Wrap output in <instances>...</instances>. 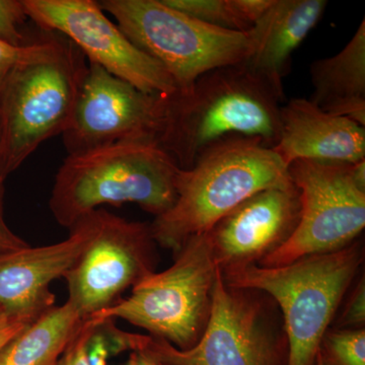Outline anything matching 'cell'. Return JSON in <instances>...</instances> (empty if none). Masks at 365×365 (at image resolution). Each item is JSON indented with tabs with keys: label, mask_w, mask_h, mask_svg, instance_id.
Returning a JSON list of instances; mask_svg holds the SVG:
<instances>
[{
	"label": "cell",
	"mask_w": 365,
	"mask_h": 365,
	"mask_svg": "<svg viewBox=\"0 0 365 365\" xmlns=\"http://www.w3.org/2000/svg\"><path fill=\"white\" fill-rule=\"evenodd\" d=\"M283 100L244 64L220 67L203 74L189 90L165 96L157 144L182 170L227 139H258L273 148Z\"/></svg>",
	"instance_id": "6da1fadb"
},
{
	"label": "cell",
	"mask_w": 365,
	"mask_h": 365,
	"mask_svg": "<svg viewBox=\"0 0 365 365\" xmlns=\"http://www.w3.org/2000/svg\"><path fill=\"white\" fill-rule=\"evenodd\" d=\"M292 182L273 148L258 139H227L181 170L176 201L150 223L151 234L157 244L177 254L189 239L208 232L250 197Z\"/></svg>",
	"instance_id": "7a4b0ae2"
},
{
	"label": "cell",
	"mask_w": 365,
	"mask_h": 365,
	"mask_svg": "<svg viewBox=\"0 0 365 365\" xmlns=\"http://www.w3.org/2000/svg\"><path fill=\"white\" fill-rule=\"evenodd\" d=\"M181 170L153 141H124L68 155L55 177L50 210L68 230L104 205L135 203L158 217L176 201Z\"/></svg>",
	"instance_id": "3957f363"
},
{
	"label": "cell",
	"mask_w": 365,
	"mask_h": 365,
	"mask_svg": "<svg viewBox=\"0 0 365 365\" xmlns=\"http://www.w3.org/2000/svg\"><path fill=\"white\" fill-rule=\"evenodd\" d=\"M362 260V250L352 244L277 267L254 264L222 273L228 287L262 290L279 304L287 338V365H316L329 325Z\"/></svg>",
	"instance_id": "277c9868"
},
{
	"label": "cell",
	"mask_w": 365,
	"mask_h": 365,
	"mask_svg": "<svg viewBox=\"0 0 365 365\" xmlns=\"http://www.w3.org/2000/svg\"><path fill=\"white\" fill-rule=\"evenodd\" d=\"M85 59L62 37L52 57L16 69L0 83V172L4 178L41 144L66 130L88 67Z\"/></svg>",
	"instance_id": "5b68a950"
},
{
	"label": "cell",
	"mask_w": 365,
	"mask_h": 365,
	"mask_svg": "<svg viewBox=\"0 0 365 365\" xmlns=\"http://www.w3.org/2000/svg\"><path fill=\"white\" fill-rule=\"evenodd\" d=\"M218 269L207 232L195 235L170 268L146 276L127 299L88 319H124L178 349H190L207 327Z\"/></svg>",
	"instance_id": "8992f818"
},
{
	"label": "cell",
	"mask_w": 365,
	"mask_h": 365,
	"mask_svg": "<svg viewBox=\"0 0 365 365\" xmlns=\"http://www.w3.org/2000/svg\"><path fill=\"white\" fill-rule=\"evenodd\" d=\"M124 35L158 61L174 79L178 91L189 90L202 76L248 58L249 32L206 25L163 4V0H102Z\"/></svg>",
	"instance_id": "52a82bcc"
},
{
	"label": "cell",
	"mask_w": 365,
	"mask_h": 365,
	"mask_svg": "<svg viewBox=\"0 0 365 365\" xmlns=\"http://www.w3.org/2000/svg\"><path fill=\"white\" fill-rule=\"evenodd\" d=\"M288 174L299 190L302 213L289 240L258 264L265 267L339 251L365 227V190L353 179L351 163L295 160Z\"/></svg>",
	"instance_id": "ba28073f"
},
{
	"label": "cell",
	"mask_w": 365,
	"mask_h": 365,
	"mask_svg": "<svg viewBox=\"0 0 365 365\" xmlns=\"http://www.w3.org/2000/svg\"><path fill=\"white\" fill-rule=\"evenodd\" d=\"M88 215L90 241L63 277L67 302L83 319L117 304L125 290L155 272L157 262L150 225L129 222L104 208Z\"/></svg>",
	"instance_id": "9c48e42d"
},
{
	"label": "cell",
	"mask_w": 365,
	"mask_h": 365,
	"mask_svg": "<svg viewBox=\"0 0 365 365\" xmlns=\"http://www.w3.org/2000/svg\"><path fill=\"white\" fill-rule=\"evenodd\" d=\"M29 19L58 33L81 53L117 78L153 95L177 93L172 76L139 50L95 0H24Z\"/></svg>",
	"instance_id": "30bf717a"
},
{
	"label": "cell",
	"mask_w": 365,
	"mask_h": 365,
	"mask_svg": "<svg viewBox=\"0 0 365 365\" xmlns=\"http://www.w3.org/2000/svg\"><path fill=\"white\" fill-rule=\"evenodd\" d=\"M162 365H280L282 351L246 290L228 287L218 269L207 327L190 349L148 336L143 349Z\"/></svg>",
	"instance_id": "8fae6325"
},
{
	"label": "cell",
	"mask_w": 365,
	"mask_h": 365,
	"mask_svg": "<svg viewBox=\"0 0 365 365\" xmlns=\"http://www.w3.org/2000/svg\"><path fill=\"white\" fill-rule=\"evenodd\" d=\"M163 112L165 96L144 93L90 62L63 144L68 155H78L124 141L157 143Z\"/></svg>",
	"instance_id": "7c38bea8"
},
{
	"label": "cell",
	"mask_w": 365,
	"mask_h": 365,
	"mask_svg": "<svg viewBox=\"0 0 365 365\" xmlns=\"http://www.w3.org/2000/svg\"><path fill=\"white\" fill-rule=\"evenodd\" d=\"M300 213L292 182L250 197L207 232L216 265L223 273L260 263L289 240Z\"/></svg>",
	"instance_id": "4fadbf2b"
},
{
	"label": "cell",
	"mask_w": 365,
	"mask_h": 365,
	"mask_svg": "<svg viewBox=\"0 0 365 365\" xmlns=\"http://www.w3.org/2000/svg\"><path fill=\"white\" fill-rule=\"evenodd\" d=\"M88 215L78 220L64 241L0 253V307L9 313L38 318L55 306L53 281L63 278L90 241Z\"/></svg>",
	"instance_id": "5bb4252c"
},
{
	"label": "cell",
	"mask_w": 365,
	"mask_h": 365,
	"mask_svg": "<svg viewBox=\"0 0 365 365\" xmlns=\"http://www.w3.org/2000/svg\"><path fill=\"white\" fill-rule=\"evenodd\" d=\"M273 150L287 167L299 160L355 163L365 160V127L322 111L306 98H292L281 106Z\"/></svg>",
	"instance_id": "9a60e30c"
},
{
	"label": "cell",
	"mask_w": 365,
	"mask_h": 365,
	"mask_svg": "<svg viewBox=\"0 0 365 365\" xmlns=\"http://www.w3.org/2000/svg\"><path fill=\"white\" fill-rule=\"evenodd\" d=\"M327 6L326 0H274L250 31L251 49L242 64L282 98L292 54L318 25Z\"/></svg>",
	"instance_id": "2e32d148"
},
{
	"label": "cell",
	"mask_w": 365,
	"mask_h": 365,
	"mask_svg": "<svg viewBox=\"0 0 365 365\" xmlns=\"http://www.w3.org/2000/svg\"><path fill=\"white\" fill-rule=\"evenodd\" d=\"M311 101L322 111L365 127V21L345 47L309 67Z\"/></svg>",
	"instance_id": "e0dca14e"
},
{
	"label": "cell",
	"mask_w": 365,
	"mask_h": 365,
	"mask_svg": "<svg viewBox=\"0 0 365 365\" xmlns=\"http://www.w3.org/2000/svg\"><path fill=\"white\" fill-rule=\"evenodd\" d=\"M83 319L67 302L40 314L0 349V365H58Z\"/></svg>",
	"instance_id": "ac0fdd59"
},
{
	"label": "cell",
	"mask_w": 365,
	"mask_h": 365,
	"mask_svg": "<svg viewBox=\"0 0 365 365\" xmlns=\"http://www.w3.org/2000/svg\"><path fill=\"white\" fill-rule=\"evenodd\" d=\"M163 2L206 25L234 32L251 31L235 13L230 0H163Z\"/></svg>",
	"instance_id": "d6986e66"
},
{
	"label": "cell",
	"mask_w": 365,
	"mask_h": 365,
	"mask_svg": "<svg viewBox=\"0 0 365 365\" xmlns=\"http://www.w3.org/2000/svg\"><path fill=\"white\" fill-rule=\"evenodd\" d=\"M319 353L325 365H365V331L327 332Z\"/></svg>",
	"instance_id": "ffe728a7"
},
{
	"label": "cell",
	"mask_w": 365,
	"mask_h": 365,
	"mask_svg": "<svg viewBox=\"0 0 365 365\" xmlns=\"http://www.w3.org/2000/svg\"><path fill=\"white\" fill-rule=\"evenodd\" d=\"M61 42L62 36L21 46L11 45L0 39V83L16 69L52 57L58 51Z\"/></svg>",
	"instance_id": "44dd1931"
},
{
	"label": "cell",
	"mask_w": 365,
	"mask_h": 365,
	"mask_svg": "<svg viewBox=\"0 0 365 365\" xmlns=\"http://www.w3.org/2000/svg\"><path fill=\"white\" fill-rule=\"evenodd\" d=\"M26 19L24 0H0V39L11 45H25L21 26Z\"/></svg>",
	"instance_id": "7402d4cb"
},
{
	"label": "cell",
	"mask_w": 365,
	"mask_h": 365,
	"mask_svg": "<svg viewBox=\"0 0 365 365\" xmlns=\"http://www.w3.org/2000/svg\"><path fill=\"white\" fill-rule=\"evenodd\" d=\"M93 324L83 319L66 350L60 357L58 365H90L88 359V341Z\"/></svg>",
	"instance_id": "603a6c76"
},
{
	"label": "cell",
	"mask_w": 365,
	"mask_h": 365,
	"mask_svg": "<svg viewBox=\"0 0 365 365\" xmlns=\"http://www.w3.org/2000/svg\"><path fill=\"white\" fill-rule=\"evenodd\" d=\"M274 0H230L235 13L250 30L265 16Z\"/></svg>",
	"instance_id": "cb8c5ba5"
},
{
	"label": "cell",
	"mask_w": 365,
	"mask_h": 365,
	"mask_svg": "<svg viewBox=\"0 0 365 365\" xmlns=\"http://www.w3.org/2000/svg\"><path fill=\"white\" fill-rule=\"evenodd\" d=\"M365 322V283L364 279L360 280L355 287L347 307L343 314V326L359 327L364 325Z\"/></svg>",
	"instance_id": "d4e9b609"
},
{
	"label": "cell",
	"mask_w": 365,
	"mask_h": 365,
	"mask_svg": "<svg viewBox=\"0 0 365 365\" xmlns=\"http://www.w3.org/2000/svg\"><path fill=\"white\" fill-rule=\"evenodd\" d=\"M35 319L9 313L0 307V349L6 345L7 341L11 340Z\"/></svg>",
	"instance_id": "484cf974"
},
{
	"label": "cell",
	"mask_w": 365,
	"mask_h": 365,
	"mask_svg": "<svg viewBox=\"0 0 365 365\" xmlns=\"http://www.w3.org/2000/svg\"><path fill=\"white\" fill-rule=\"evenodd\" d=\"M4 187H0V253L30 246L9 227L4 212Z\"/></svg>",
	"instance_id": "4316f807"
},
{
	"label": "cell",
	"mask_w": 365,
	"mask_h": 365,
	"mask_svg": "<svg viewBox=\"0 0 365 365\" xmlns=\"http://www.w3.org/2000/svg\"><path fill=\"white\" fill-rule=\"evenodd\" d=\"M126 365H162L143 350L131 351Z\"/></svg>",
	"instance_id": "83f0119b"
},
{
	"label": "cell",
	"mask_w": 365,
	"mask_h": 365,
	"mask_svg": "<svg viewBox=\"0 0 365 365\" xmlns=\"http://www.w3.org/2000/svg\"><path fill=\"white\" fill-rule=\"evenodd\" d=\"M316 365H325V362H324L323 357H322L321 353L319 352L318 356H317Z\"/></svg>",
	"instance_id": "f1b7e54d"
},
{
	"label": "cell",
	"mask_w": 365,
	"mask_h": 365,
	"mask_svg": "<svg viewBox=\"0 0 365 365\" xmlns=\"http://www.w3.org/2000/svg\"><path fill=\"white\" fill-rule=\"evenodd\" d=\"M6 178H4V175L0 172V187H4V181H6Z\"/></svg>",
	"instance_id": "f546056e"
}]
</instances>
